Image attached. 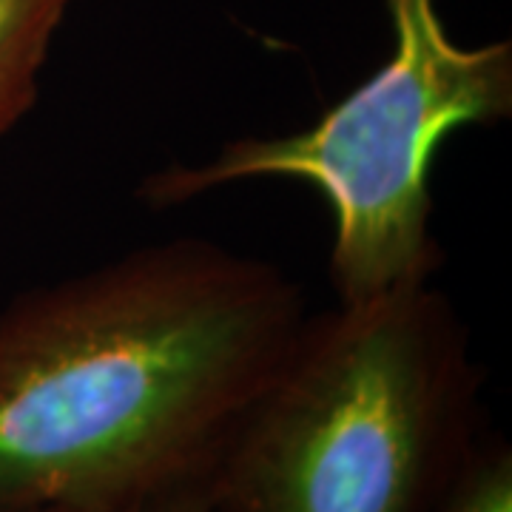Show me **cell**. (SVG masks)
Returning <instances> with one entry per match:
<instances>
[{
  "label": "cell",
  "mask_w": 512,
  "mask_h": 512,
  "mask_svg": "<svg viewBox=\"0 0 512 512\" xmlns=\"http://www.w3.org/2000/svg\"><path fill=\"white\" fill-rule=\"evenodd\" d=\"M308 316L279 265L143 245L0 308V510L117 512L205 481Z\"/></svg>",
  "instance_id": "1"
},
{
  "label": "cell",
  "mask_w": 512,
  "mask_h": 512,
  "mask_svg": "<svg viewBox=\"0 0 512 512\" xmlns=\"http://www.w3.org/2000/svg\"><path fill=\"white\" fill-rule=\"evenodd\" d=\"M481 384L433 282L308 313L205 478L214 512H430L484 439Z\"/></svg>",
  "instance_id": "2"
},
{
  "label": "cell",
  "mask_w": 512,
  "mask_h": 512,
  "mask_svg": "<svg viewBox=\"0 0 512 512\" xmlns=\"http://www.w3.org/2000/svg\"><path fill=\"white\" fill-rule=\"evenodd\" d=\"M393 49L376 72L313 126L239 137L208 160L148 174L137 197L174 208L248 180H299L333 214L336 302L433 282L444 262L433 234L430 168L458 128L512 114V43L461 46L439 0H384Z\"/></svg>",
  "instance_id": "3"
},
{
  "label": "cell",
  "mask_w": 512,
  "mask_h": 512,
  "mask_svg": "<svg viewBox=\"0 0 512 512\" xmlns=\"http://www.w3.org/2000/svg\"><path fill=\"white\" fill-rule=\"evenodd\" d=\"M74 0H0V137L35 106L40 77Z\"/></svg>",
  "instance_id": "4"
},
{
  "label": "cell",
  "mask_w": 512,
  "mask_h": 512,
  "mask_svg": "<svg viewBox=\"0 0 512 512\" xmlns=\"http://www.w3.org/2000/svg\"><path fill=\"white\" fill-rule=\"evenodd\" d=\"M430 512H512L510 444L481 439L476 453Z\"/></svg>",
  "instance_id": "5"
},
{
  "label": "cell",
  "mask_w": 512,
  "mask_h": 512,
  "mask_svg": "<svg viewBox=\"0 0 512 512\" xmlns=\"http://www.w3.org/2000/svg\"><path fill=\"white\" fill-rule=\"evenodd\" d=\"M117 512H214V504L205 490V481H191V484H177V487L146 495Z\"/></svg>",
  "instance_id": "6"
},
{
  "label": "cell",
  "mask_w": 512,
  "mask_h": 512,
  "mask_svg": "<svg viewBox=\"0 0 512 512\" xmlns=\"http://www.w3.org/2000/svg\"><path fill=\"white\" fill-rule=\"evenodd\" d=\"M0 512H72V510H0Z\"/></svg>",
  "instance_id": "7"
}]
</instances>
